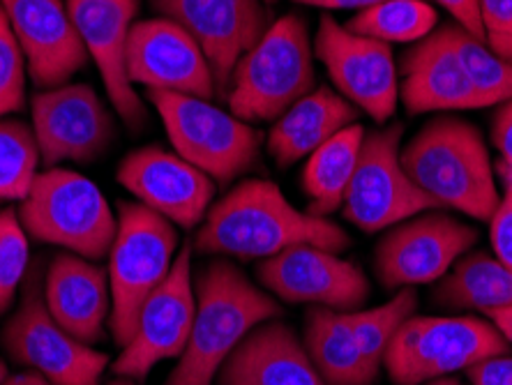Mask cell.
Listing matches in <instances>:
<instances>
[{"instance_id": "obj_1", "label": "cell", "mask_w": 512, "mask_h": 385, "mask_svg": "<svg viewBox=\"0 0 512 385\" xmlns=\"http://www.w3.org/2000/svg\"><path fill=\"white\" fill-rule=\"evenodd\" d=\"M296 245H316L340 254L351 238L328 217L298 210L270 180H245L210 206L194 236L201 254L231 259H270Z\"/></svg>"}, {"instance_id": "obj_2", "label": "cell", "mask_w": 512, "mask_h": 385, "mask_svg": "<svg viewBox=\"0 0 512 385\" xmlns=\"http://www.w3.org/2000/svg\"><path fill=\"white\" fill-rule=\"evenodd\" d=\"M194 296L197 312L190 339L164 385H213L236 346L256 326L282 316V307L231 261L206 266L194 284Z\"/></svg>"}, {"instance_id": "obj_3", "label": "cell", "mask_w": 512, "mask_h": 385, "mask_svg": "<svg viewBox=\"0 0 512 385\" xmlns=\"http://www.w3.org/2000/svg\"><path fill=\"white\" fill-rule=\"evenodd\" d=\"M402 164L436 208L489 222L499 206L501 194L483 134L466 120L434 118L402 150Z\"/></svg>"}, {"instance_id": "obj_4", "label": "cell", "mask_w": 512, "mask_h": 385, "mask_svg": "<svg viewBox=\"0 0 512 385\" xmlns=\"http://www.w3.org/2000/svg\"><path fill=\"white\" fill-rule=\"evenodd\" d=\"M310 30L298 14H286L266 28L240 58L227 90L229 111L245 123H275L286 109L314 90Z\"/></svg>"}, {"instance_id": "obj_5", "label": "cell", "mask_w": 512, "mask_h": 385, "mask_svg": "<svg viewBox=\"0 0 512 385\" xmlns=\"http://www.w3.org/2000/svg\"><path fill=\"white\" fill-rule=\"evenodd\" d=\"M17 215L28 236L88 261L109 256L118 229V217L100 187L65 166L37 173Z\"/></svg>"}, {"instance_id": "obj_6", "label": "cell", "mask_w": 512, "mask_h": 385, "mask_svg": "<svg viewBox=\"0 0 512 385\" xmlns=\"http://www.w3.org/2000/svg\"><path fill=\"white\" fill-rule=\"evenodd\" d=\"M178 231L141 203H120L118 229L109 252V330L123 349L134 335L141 307L171 273Z\"/></svg>"}, {"instance_id": "obj_7", "label": "cell", "mask_w": 512, "mask_h": 385, "mask_svg": "<svg viewBox=\"0 0 512 385\" xmlns=\"http://www.w3.org/2000/svg\"><path fill=\"white\" fill-rule=\"evenodd\" d=\"M508 351L510 344L489 319L409 316L388 344L383 367L395 385H423Z\"/></svg>"}, {"instance_id": "obj_8", "label": "cell", "mask_w": 512, "mask_h": 385, "mask_svg": "<svg viewBox=\"0 0 512 385\" xmlns=\"http://www.w3.org/2000/svg\"><path fill=\"white\" fill-rule=\"evenodd\" d=\"M148 100L160 113L173 153L215 183H229L259 162L261 134L231 111L203 97L162 90H150Z\"/></svg>"}, {"instance_id": "obj_9", "label": "cell", "mask_w": 512, "mask_h": 385, "mask_svg": "<svg viewBox=\"0 0 512 385\" xmlns=\"http://www.w3.org/2000/svg\"><path fill=\"white\" fill-rule=\"evenodd\" d=\"M399 146H402V125L365 132L342 203L344 217L360 231H386L416 215L439 210L404 171Z\"/></svg>"}, {"instance_id": "obj_10", "label": "cell", "mask_w": 512, "mask_h": 385, "mask_svg": "<svg viewBox=\"0 0 512 385\" xmlns=\"http://www.w3.org/2000/svg\"><path fill=\"white\" fill-rule=\"evenodd\" d=\"M3 346L19 367L54 385H100L107 353L79 342L49 314L37 277H28L24 298L3 330Z\"/></svg>"}, {"instance_id": "obj_11", "label": "cell", "mask_w": 512, "mask_h": 385, "mask_svg": "<svg viewBox=\"0 0 512 385\" xmlns=\"http://www.w3.org/2000/svg\"><path fill=\"white\" fill-rule=\"evenodd\" d=\"M197 296L192 279V247L178 252L171 273L141 307L130 342L120 349L111 372L120 379L143 381L162 360L183 356L190 339Z\"/></svg>"}, {"instance_id": "obj_12", "label": "cell", "mask_w": 512, "mask_h": 385, "mask_svg": "<svg viewBox=\"0 0 512 385\" xmlns=\"http://www.w3.org/2000/svg\"><path fill=\"white\" fill-rule=\"evenodd\" d=\"M314 54L326 65L337 93L376 123L393 118L399 102V79L390 44L353 33L323 14Z\"/></svg>"}, {"instance_id": "obj_13", "label": "cell", "mask_w": 512, "mask_h": 385, "mask_svg": "<svg viewBox=\"0 0 512 385\" xmlns=\"http://www.w3.org/2000/svg\"><path fill=\"white\" fill-rule=\"evenodd\" d=\"M478 243L473 226L443 213L416 215L397 224L376 247V275L390 291L439 282Z\"/></svg>"}, {"instance_id": "obj_14", "label": "cell", "mask_w": 512, "mask_h": 385, "mask_svg": "<svg viewBox=\"0 0 512 385\" xmlns=\"http://www.w3.org/2000/svg\"><path fill=\"white\" fill-rule=\"evenodd\" d=\"M33 134L42 164H90L114 141V120L88 83L40 90L33 97Z\"/></svg>"}, {"instance_id": "obj_15", "label": "cell", "mask_w": 512, "mask_h": 385, "mask_svg": "<svg viewBox=\"0 0 512 385\" xmlns=\"http://www.w3.org/2000/svg\"><path fill=\"white\" fill-rule=\"evenodd\" d=\"M256 275L268 291L291 305L356 312L370 298V282L356 263L316 245H296L263 259Z\"/></svg>"}, {"instance_id": "obj_16", "label": "cell", "mask_w": 512, "mask_h": 385, "mask_svg": "<svg viewBox=\"0 0 512 385\" xmlns=\"http://www.w3.org/2000/svg\"><path fill=\"white\" fill-rule=\"evenodd\" d=\"M125 65L132 86L148 88V93L162 90L203 100L217 95L206 54L183 26L167 17L134 21Z\"/></svg>"}, {"instance_id": "obj_17", "label": "cell", "mask_w": 512, "mask_h": 385, "mask_svg": "<svg viewBox=\"0 0 512 385\" xmlns=\"http://www.w3.org/2000/svg\"><path fill=\"white\" fill-rule=\"evenodd\" d=\"M153 5L197 40L213 70L217 95H227L240 58L268 28L263 0H153Z\"/></svg>"}, {"instance_id": "obj_18", "label": "cell", "mask_w": 512, "mask_h": 385, "mask_svg": "<svg viewBox=\"0 0 512 385\" xmlns=\"http://www.w3.org/2000/svg\"><path fill=\"white\" fill-rule=\"evenodd\" d=\"M118 183L141 206L180 229H197L215 196V180L160 146L134 150L118 166Z\"/></svg>"}, {"instance_id": "obj_19", "label": "cell", "mask_w": 512, "mask_h": 385, "mask_svg": "<svg viewBox=\"0 0 512 385\" xmlns=\"http://www.w3.org/2000/svg\"><path fill=\"white\" fill-rule=\"evenodd\" d=\"M0 5L37 88L65 86L86 65L88 51L63 0H0Z\"/></svg>"}, {"instance_id": "obj_20", "label": "cell", "mask_w": 512, "mask_h": 385, "mask_svg": "<svg viewBox=\"0 0 512 385\" xmlns=\"http://www.w3.org/2000/svg\"><path fill=\"white\" fill-rule=\"evenodd\" d=\"M88 56L100 70L109 102L130 127H141L146 107L127 77V40H130L139 0H67Z\"/></svg>"}, {"instance_id": "obj_21", "label": "cell", "mask_w": 512, "mask_h": 385, "mask_svg": "<svg viewBox=\"0 0 512 385\" xmlns=\"http://www.w3.org/2000/svg\"><path fill=\"white\" fill-rule=\"evenodd\" d=\"M399 97L411 113L489 107L485 97L466 77L441 28L416 42V47L404 56Z\"/></svg>"}, {"instance_id": "obj_22", "label": "cell", "mask_w": 512, "mask_h": 385, "mask_svg": "<svg viewBox=\"0 0 512 385\" xmlns=\"http://www.w3.org/2000/svg\"><path fill=\"white\" fill-rule=\"evenodd\" d=\"M49 314L84 344H100L111 316L109 275L77 254H58L44 277Z\"/></svg>"}, {"instance_id": "obj_23", "label": "cell", "mask_w": 512, "mask_h": 385, "mask_svg": "<svg viewBox=\"0 0 512 385\" xmlns=\"http://www.w3.org/2000/svg\"><path fill=\"white\" fill-rule=\"evenodd\" d=\"M217 379L220 385H326L296 332L275 319L236 346Z\"/></svg>"}, {"instance_id": "obj_24", "label": "cell", "mask_w": 512, "mask_h": 385, "mask_svg": "<svg viewBox=\"0 0 512 385\" xmlns=\"http://www.w3.org/2000/svg\"><path fill=\"white\" fill-rule=\"evenodd\" d=\"M358 109L330 88H314L270 127L266 146L280 166H291L310 157L344 127L356 123Z\"/></svg>"}, {"instance_id": "obj_25", "label": "cell", "mask_w": 512, "mask_h": 385, "mask_svg": "<svg viewBox=\"0 0 512 385\" xmlns=\"http://www.w3.org/2000/svg\"><path fill=\"white\" fill-rule=\"evenodd\" d=\"M303 344L326 385H372L379 376L360 353L344 312L312 307L305 316Z\"/></svg>"}, {"instance_id": "obj_26", "label": "cell", "mask_w": 512, "mask_h": 385, "mask_svg": "<svg viewBox=\"0 0 512 385\" xmlns=\"http://www.w3.org/2000/svg\"><path fill=\"white\" fill-rule=\"evenodd\" d=\"M363 139L365 127L353 123L307 157L303 171V190L307 194V201H310L307 213L328 217L342 208Z\"/></svg>"}, {"instance_id": "obj_27", "label": "cell", "mask_w": 512, "mask_h": 385, "mask_svg": "<svg viewBox=\"0 0 512 385\" xmlns=\"http://www.w3.org/2000/svg\"><path fill=\"white\" fill-rule=\"evenodd\" d=\"M434 300L448 309L512 307V268L485 252L466 254L439 279Z\"/></svg>"}, {"instance_id": "obj_28", "label": "cell", "mask_w": 512, "mask_h": 385, "mask_svg": "<svg viewBox=\"0 0 512 385\" xmlns=\"http://www.w3.org/2000/svg\"><path fill=\"white\" fill-rule=\"evenodd\" d=\"M344 26L386 44H409L432 35L439 26V14L427 0H383L358 12Z\"/></svg>"}, {"instance_id": "obj_29", "label": "cell", "mask_w": 512, "mask_h": 385, "mask_svg": "<svg viewBox=\"0 0 512 385\" xmlns=\"http://www.w3.org/2000/svg\"><path fill=\"white\" fill-rule=\"evenodd\" d=\"M443 35L455 51L459 63H462L466 77L471 79L473 86L485 102L503 104L512 100V63L499 54H494L483 40L473 37L459 24L441 26Z\"/></svg>"}, {"instance_id": "obj_30", "label": "cell", "mask_w": 512, "mask_h": 385, "mask_svg": "<svg viewBox=\"0 0 512 385\" xmlns=\"http://www.w3.org/2000/svg\"><path fill=\"white\" fill-rule=\"evenodd\" d=\"M418 307V296L413 289H402L395 293L393 300L386 305L365 309V312H344L346 323L353 332L360 353L374 374H379L383 367V356H386L388 344L393 342L399 326L413 316Z\"/></svg>"}, {"instance_id": "obj_31", "label": "cell", "mask_w": 512, "mask_h": 385, "mask_svg": "<svg viewBox=\"0 0 512 385\" xmlns=\"http://www.w3.org/2000/svg\"><path fill=\"white\" fill-rule=\"evenodd\" d=\"M40 164L33 127L21 120H0V201H24Z\"/></svg>"}, {"instance_id": "obj_32", "label": "cell", "mask_w": 512, "mask_h": 385, "mask_svg": "<svg viewBox=\"0 0 512 385\" xmlns=\"http://www.w3.org/2000/svg\"><path fill=\"white\" fill-rule=\"evenodd\" d=\"M28 270V233L17 210H0V316L17 296Z\"/></svg>"}, {"instance_id": "obj_33", "label": "cell", "mask_w": 512, "mask_h": 385, "mask_svg": "<svg viewBox=\"0 0 512 385\" xmlns=\"http://www.w3.org/2000/svg\"><path fill=\"white\" fill-rule=\"evenodd\" d=\"M26 77V58L0 5V120L24 109Z\"/></svg>"}, {"instance_id": "obj_34", "label": "cell", "mask_w": 512, "mask_h": 385, "mask_svg": "<svg viewBox=\"0 0 512 385\" xmlns=\"http://www.w3.org/2000/svg\"><path fill=\"white\" fill-rule=\"evenodd\" d=\"M485 44L512 63V0H478Z\"/></svg>"}, {"instance_id": "obj_35", "label": "cell", "mask_w": 512, "mask_h": 385, "mask_svg": "<svg viewBox=\"0 0 512 385\" xmlns=\"http://www.w3.org/2000/svg\"><path fill=\"white\" fill-rule=\"evenodd\" d=\"M506 194L499 199L494 215L489 217V238L496 259L512 268V178L501 176Z\"/></svg>"}, {"instance_id": "obj_36", "label": "cell", "mask_w": 512, "mask_h": 385, "mask_svg": "<svg viewBox=\"0 0 512 385\" xmlns=\"http://www.w3.org/2000/svg\"><path fill=\"white\" fill-rule=\"evenodd\" d=\"M471 385H512V356H494L466 369Z\"/></svg>"}, {"instance_id": "obj_37", "label": "cell", "mask_w": 512, "mask_h": 385, "mask_svg": "<svg viewBox=\"0 0 512 385\" xmlns=\"http://www.w3.org/2000/svg\"><path fill=\"white\" fill-rule=\"evenodd\" d=\"M434 3L453 14L455 24L462 26L466 33H471L473 37H478V40L485 42L483 24H480L478 0H434Z\"/></svg>"}, {"instance_id": "obj_38", "label": "cell", "mask_w": 512, "mask_h": 385, "mask_svg": "<svg viewBox=\"0 0 512 385\" xmlns=\"http://www.w3.org/2000/svg\"><path fill=\"white\" fill-rule=\"evenodd\" d=\"M492 141L503 157V166L512 169V100L503 102L492 120Z\"/></svg>"}, {"instance_id": "obj_39", "label": "cell", "mask_w": 512, "mask_h": 385, "mask_svg": "<svg viewBox=\"0 0 512 385\" xmlns=\"http://www.w3.org/2000/svg\"><path fill=\"white\" fill-rule=\"evenodd\" d=\"M293 3L319 7V10H358V12H363V10H367V7L383 3V0H293Z\"/></svg>"}, {"instance_id": "obj_40", "label": "cell", "mask_w": 512, "mask_h": 385, "mask_svg": "<svg viewBox=\"0 0 512 385\" xmlns=\"http://www.w3.org/2000/svg\"><path fill=\"white\" fill-rule=\"evenodd\" d=\"M485 316L494 323L496 330L503 335V339L512 346V307L489 309V312H485Z\"/></svg>"}, {"instance_id": "obj_41", "label": "cell", "mask_w": 512, "mask_h": 385, "mask_svg": "<svg viewBox=\"0 0 512 385\" xmlns=\"http://www.w3.org/2000/svg\"><path fill=\"white\" fill-rule=\"evenodd\" d=\"M3 385H54V383H49L47 379H44V376L26 369V372H21V374L7 376Z\"/></svg>"}, {"instance_id": "obj_42", "label": "cell", "mask_w": 512, "mask_h": 385, "mask_svg": "<svg viewBox=\"0 0 512 385\" xmlns=\"http://www.w3.org/2000/svg\"><path fill=\"white\" fill-rule=\"evenodd\" d=\"M429 385H462V383L455 381V379H446V376H443V379H436V381H432Z\"/></svg>"}, {"instance_id": "obj_43", "label": "cell", "mask_w": 512, "mask_h": 385, "mask_svg": "<svg viewBox=\"0 0 512 385\" xmlns=\"http://www.w3.org/2000/svg\"><path fill=\"white\" fill-rule=\"evenodd\" d=\"M7 376H10V374H7V365H5V362H3V360H0V385H3V383H5V379H7Z\"/></svg>"}, {"instance_id": "obj_44", "label": "cell", "mask_w": 512, "mask_h": 385, "mask_svg": "<svg viewBox=\"0 0 512 385\" xmlns=\"http://www.w3.org/2000/svg\"><path fill=\"white\" fill-rule=\"evenodd\" d=\"M499 173H501V176H508V178H512V169H508V166H499Z\"/></svg>"}, {"instance_id": "obj_45", "label": "cell", "mask_w": 512, "mask_h": 385, "mask_svg": "<svg viewBox=\"0 0 512 385\" xmlns=\"http://www.w3.org/2000/svg\"><path fill=\"white\" fill-rule=\"evenodd\" d=\"M109 385H134V381H130V379H120V376H118V381L109 383Z\"/></svg>"}]
</instances>
